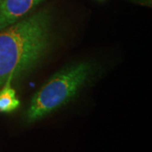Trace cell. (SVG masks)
I'll return each instance as SVG.
<instances>
[{
	"label": "cell",
	"mask_w": 152,
	"mask_h": 152,
	"mask_svg": "<svg viewBox=\"0 0 152 152\" xmlns=\"http://www.w3.org/2000/svg\"><path fill=\"white\" fill-rule=\"evenodd\" d=\"M52 42V15L48 10L0 31V88L10 77L21 75L37 65Z\"/></svg>",
	"instance_id": "obj_1"
},
{
	"label": "cell",
	"mask_w": 152,
	"mask_h": 152,
	"mask_svg": "<svg viewBox=\"0 0 152 152\" xmlns=\"http://www.w3.org/2000/svg\"><path fill=\"white\" fill-rule=\"evenodd\" d=\"M92 71V64L82 62L55 74L33 96L26 113L28 122L41 119L67 103L85 85Z\"/></svg>",
	"instance_id": "obj_2"
},
{
	"label": "cell",
	"mask_w": 152,
	"mask_h": 152,
	"mask_svg": "<svg viewBox=\"0 0 152 152\" xmlns=\"http://www.w3.org/2000/svg\"><path fill=\"white\" fill-rule=\"evenodd\" d=\"M44 0H0V31L28 15Z\"/></svg>",
	"instance_id": "obj_3"
},
{
	"label": "cell",
	"mask_w": 152,
	"mask_h": 152,
	"mask_svg": "<svg viewBox=\"0 0 152 152\" xmlns=\"http://www.w3.org/2000/svg\"><path fill=\"white\" fill-rule=\"evenodd\" d=\"M14 78L10 77L4 85L0 88V113H11L20 106L15 91L11 87Z\"/></svg>",
	"instance_id": "obj_4"
}]
</instances>
